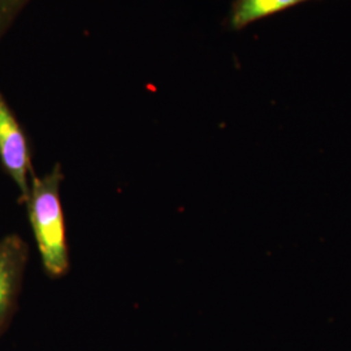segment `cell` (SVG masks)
<instances>
[{"mask_svg": "<svg viewBox=\"0 0 351 351\" xmlns=\"http://www.w3.org/2000/svg\"><path fill=\"white\" fill-rule=\"evenodd\" d=\"M304 1L311 0H234L229 14V27L239 32L256 21L284 12Z\"/></svg>", "mask_w": 351, "mask_h": 351, "instance_id": "277c9868", "label": "cell"}, {"mask_svg": "<svg viewBox=\"0 0 351 351\" xmlns=\"http://www.w3.org/2000/svg\"><path fill=\"white\" fill-rule=\"evenodd\" d=\"M29 256V247L17 234L0 239V337L12 319Z\"/></svg>", "mask_w": 351, "mask_h": 351, "instance_id": "3957f363", "label": "cell"}, {"mask_svg": "<svg viewBox=\"0 0 351 351\" xmlns=\"http://www.w3.org/2000/svg\"><path fill=\"white\" fill-rule=\"evenodd\" d=\"M63 178L59 164L47 175L33 176L25 201L43 268L52 278L65 276L69 271V250L60 199Z\"/></svg>", "mask_w": 351, "mask_h": 351, "instance_id": "6da1fadb", "label": "cell"}, {"mask_svg": "<svg viewBox=\"0 0 351 351\" xmlns=\"http://www.w3.org/2000/svg\"><path fill=\"white\" fill-rule=\"evenodd\" d=\"M32 0H0V39Z\"/></svg>", "mask_w": 351, "mask_h": 351, "instance_id": "5b68a950", "label": "cell"}, {"mask_svg": "<svg viewBox=\"0 0 351 351\" xmlns=\"http://www.w3.org/2000/svg\"><path fill=\"white\" fill-rule=\"evenodd\" d=\"M0 162L26 201L33 177L30 151L25 134L0 93Z\"/></svg>", "mask_w": 351, "mask_h": 351, "instance_id": "7a4b0ae2", "label": "cell"}]
</instances>
